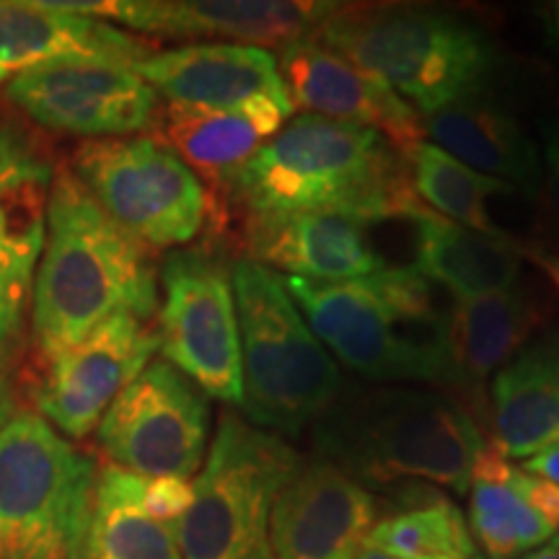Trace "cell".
<instances>
[{"mask_svg": "<svg viewBox=\"0 0 559 559\" xmlns=\"http://www.w3.org/2000/svg\"><path fill=\"white\" fill-rule=\"evenodd\" d=\"M156 309L153 251L104 213L70 166L52 171L32 293V334L41 358L79 345L115 313L151 321Z\"/></svg>", "mask_w": 559, "mask_h": 559, "instance_id": "1", "label": "cell"}, {"mask_svg": "<svg viewBox=\"0 0 559 559\" xmlns=\"http://www.w3.org/2000/svg\"><path fill=\"white\" fill-rule=\"evenodd\" d=\"M234 202L247 218L293 213L404 218L423 205L402 151L360 124L300 115L236 171L213 205Z\"/></svg>", "mask_w": 559, "mask_h": 559, "instance_id": "2", "label": "cell"}, {"mask_svg": "<svg viewBox=\"0 0 559 559\" xmlns=\"http://www.w3.org/2000/svg\"><path fill=\"white\" fill-rule=\"evenodd\" d=\"M313 445L321 461L360 485L419 479L464 495L489 443L459 396L415 386H360L340 391L313 423Z\"/></svg>", "mask_w": 559, "mask_h": 559, "instance_id": "3", "label": "cell"}, {"mask_svg": "<svg viewBox=\"0 0 559 559\" xmlns=\"http://www.w3.org/2000/svg\"><path fill=\"white\" fill-rule=\"evenodd\" d=\"M306 324L349 370L370 381H425L453 389L451 309L415 267L347 283L283 277Z\"/></svg>", "mask_w": 559, "mask_h": 559, "instance_id": "4", "label": "cell"}, {"mask_svg": "<svg viewBox=\"0 0 559 559\" xmlns=\"http://www.w3.org/2000/svg\"><path fill=\"white\" fill-rule=\"evenodd\" d=\"M313 37L386 83L419 117L479 99L500 62L477 24L425 5L337 3Z\"/></svg>", "mask_w": 559, "mask_h": 559, "instance_id": "5", "label": "cell"}, {"mask_svg": "<svg viewBox=\"0 0 559 559\" xmlns=\"http://www.w3.org/2000/svg\"><path fill=\"white\" fill-rule=\"evenodd\" d=\"M230 283L241 337V409L257 428L298 436L337 400L340 370L277 272L236 260Z\"/></svg>", "mask_w": 559, "mask_h": 559, "instance_id": "6", "label": "cell"}, {"mask_svg": "<svg viewBox=\"0 0 559 559\" xmlns=\"http://www.w3.org/2000/svg\"><path fill=\"white\" fill-rule=\"evenodd\" d=\"M96 474L47 419L16 412L0 428V559H83Z\"/></svg>", "mask_w": 559, "mask_h": 559, "instance_id": "7", "label": "cell"}, {"mask_svg": "<svg viewBox=\"0 0 559 559\" xmlns=\"http://www.w3.org/2000/svg\"><path fill=\"white\" fill-rule=\"evenodd\" d=\"M304 459L288 440L223 412L192 502L174 528L181 559H275L270 515Z\"/></svg>", "mask_w": 559, "mask_h": 559, "instance_id": "8", "label": "cell"}, {"mask_svg": "<svg viewBox=\"0 0 559 559\" xmlns=\"http://www.w3.org/2000/svg\"><path fill=\"white\" fill-rule=\"evenodd\" d=\"M70 171L117 226L153 249H181L213 221V198L156 135L86 140Z\"/></svg>", "mask_w": 559, "mask_h": 559, "instance_id": "9", "label": "cell"}, {"mask_svg": "<svg viewBox=\"0 0 559 559\" xmlns=\"http://www.w3.org/2000/svg\"><path fill=\"white\" fill-rule=\"evenodd\" d=\"M164 360L207 396L241 407V337L230 267L210 249H174L160 264Z\"/></svg>", "mask_w": 559, "mask_h": 559, "instance_id": "10", "label": "cell"}, {"mask_svg": "<svg viewBox=\"0 0 559 559\" xmlns=\"http://www.w3.org/2000/svg\"><path fill=\"white\" fill-rule=\"evenodd\" d=\"M207 438V394L166 360L148 362L96 428L109 466L145 479L198 477Z\"/></svg>", "mask_w": 559, "mask_h": 559, "instance_id": "11", "label": "cell"}, {"mask_svg": "<svg viewBox=\"0 0 559 559\" xmlns=\"http://www.w3.org/2000/svg\"><path fill=\"white\" fill-rule=\"evenodd\" d=\"M160 347L148 319L115 313L79 345L45 358L32 386L37 415L60 436L83 440L99 428L109 404L143 373Z\"/></svg>", "mask_w": 559, "mask_h": 559, "instance_id": "12", "label": "cell"}, {"mask_svg": "<svg viewBox=\"0 0 559 559\" xmlns=\"http://www.w3.org/2000/svg\"><path fill=\"white\" fill-rule=\"evenodd\" d=\"M337 3L321 0H58L55 9L169 39L285 47L311 37Z\"/></svg>", "mask_w": 559, "mask_h": 559, "instance_id": "13", "label": "cell"}, {"mask_svg": "<svg viewBox=\"0 0 559 559\" xmlns=\"http://www.w3.org/2000/svg\"><path fill=\"white\" fill-rule=\"evenodd\" d=\"M3 94L39 128L86 140L153 130L160 109L158 94L135 70L109 66L29 70L5 83Z\"/></svg>", "mask_w": 559, "mask_h": 559, "instance_id": "14", "label": "cell"}, {"mask_svg": "<svg viewBox=\"0 0 559 559\" xmlns=\"http://www.w3.org/2000/svg\"><path fill=\"white\" fill-rule=\"evenodd\" d=\"M379 513L358 479L330 461H304L272 506V551L275 559H358Z\"/></svg>", "mask_w": 559, "mask_h": 559, "instance_id": "15", "label": "cell"}, {"mask_svg": "<svg viewBox=\"0 0 559 559\" xmlns=\"http://www.w3.org/2000/svg\"><path fill=\"white\" fill-rule=\"evenodd\" d=\"M277 68L293 109L376 130L400 151L425 138L423 117L407 102L383 81L321 45L313 34L280 47Z\"/></svg>", "mask_w": 559, "mask_h": 559, "instance_id": "16", "label": "cell"}, {"mask_svg": "<svg viewBox=\"0 0 559 559\" xmlns=\"http://www.w3.org/2000/svg\"><path fill=\"white\" fill-rule=\"evenodd\" d=\"M156 52L151 41L109 24L55 9L47 0H0V86L21 73L58 66L132 70Z\"/></svg>", "mask_w": 559, "mask_h": 559, "instance_id": "17", "label": "cell"}, {"mask_svg": "<svg viewBox=\"0 0 559 559\" xmlns=\"http://www.w3.org/2000/svg\"><path fill=\"white\" fill-rule=\"evenodd\" d=\"M370 223L347 215L293 213L243 218V247L251 260L285 277L347 283L386 267L370 241Z\"/></svg>", "mask_w": 559, "mask_h": 559, "instance_id": "18", "label": "cell"}, {"mask_svg": "<svg viewBox=\"0 0 559 559\" xmlns=\"http://www.w3.org/2000/svg\"><path fill=\"white\" fill-rule=\"evenodd\" d=\"M132 70L169 104L241 109L260 99L290 102L275 55L264 47L198 41L156 50Z\"/></svg>", "mask_w": 559, "mask_h": 559, "instance_id": "19", "label": "cell"}, {"mask_svg": "<svg viewBox=\"0 0 559 559\" xmlns=\"http://www.w3.org/2000/svg\"><path fill=\"white\" fill-rule=\"evenodd\" d=\"M293 111L290 102L277 99H260L241 109L166 102L153 130L218 200L236 171L285 128Z\"/></svg>", "mask_w": 559, "mask_h": 559, "instance_id": "20", "label": "cell"}, {"mask_svg": "<svg viewBox=\"0 0 559 559\" xmlns=\"http://www.w3.org/2000/svg\"><path fill=\"white\" fill-rule=\"evenodd\" d=\"M469 531L487 559H521L555 539L559 485L510 464L487 445L474 464Z\"/></svg>", "mask_w": 559, "mask_h": 559, "instance_id": "21", "label": "cell"}, {"mask_svg": "<svg viewBox=\"0 0 559 559\" xmlns=\"http://www.w3.org/2000/svg\"><path fill=\"white\" fill-rule=\"evenodd\" d=\"M487 443L508 461L559 445V330L531 340L495 373Z\"/></svg>", "mask_w": 559, "mask_h": 559, "instance_id": "22", "label": "cell"}, {"mask_svg": "<svg viewBox=\"0 0 559 559\" xmlns=\"http://www.w3.org/2000/svg\"><path fill=\"white\" fill-rule=\"evenodd\" d=\"M542 321L539 298L521 280L506 290L456 300L451 306L453 391L469 396L474 415H479L487 381L534 340Z\"/></svg>", "mask_w": 559, "mask_h": 559, "instance_id": "23", "label": "cell"}, {"mask_svg": "<svg viewBox=\"0 0 559 559\" xmlns=\"http://www.w3.org/2000/svg\"><path fill=\"white\" fill-rule=\"evenodd\" d=\"M425 138L481 177L502 181L515 194H542V158L513 115L495 104L469 99L425 117Z\"/></svg>", "mask_w": 559, "mask_h": 559, "instance_id": "24", "label": "cell"}, {"mask_svg": "<svg viewBox=\"0 0 559 559\" xmlns=\"http://www.w3.org/2000/svg\"><path fill=\"white\" fill-rule=\"evenodd\" d=\"M402 221L415 230V270L443 285L453 300H469L506 290L521 280L526 251L510 236H485L440 218L425 205L412 207Z\"/></svg>", "mask_w": 559, "mask_h": 559, "instance_id": "25", "label": "cell"}, {"mask_svg": "<svg viewBox=\"0 0 559 559\" xmlns=\"http://www.w3.org/2000/svg\"><path fill=\"white\" fill-rule=\"evenodd\" d=\"M50 181L52 174L0 192V370L16 358L32 311Z\"/></svg>", "mask_w": 559, "mask_h": 559, "instance_id": "26", "label": "cell"}, {"mask_svg": "<svg viewBox=\"0 0 559 559\" xmlns=\"http://www.w3.org/2000/svg\"><path fill=\"white\" fill-rule=\"evenodd\" d=\"M83 559H181L174 531L145 513L143 477L102 466Z\"/></svg>", "mask_w": 559, "mask_h": 559, "instance_id": "27", "label": "cell"}, {"mask_svg": "<svg viewBox=\"0 0 559 559\" xmlns=\"http://www.w3.org/2000/svg\"><path fill=\"white\" fill-rule=\"evenodd\" d=\"M402 156L407 164L412 192L425 207L477 234L508 236L492 221L487 205L498 194H515V190H510L502 181L481 177L428 140L409 145L407 151H402Z\"/></svg>", "mask_w": 559, "mask_h": 559, "instance_id": "28", "label": "cell"}, {"mask_svg": "<svg viewBox=\"0 0 559 559\" xmlns=\"http://www.w3.org/2000/svg\"><path fill=\"white\" fill-rule=\"evenodd\" d=\"M366 547L402 559H472L477 544L456 502L432 492L428 502L379 519Z\"/></svg>", "mask_w": 559, "mask_h": 559, "instance_id": "29", "label": "cell"}, {"mask_svg": "<svg viewBox=\"0 0 559 559\" xmlns=\"http://www.w3.org/2000/svg\"><path fill=\"white\" fill-rule=\"evenodd\" d=\"M50 174V164L32 148L29 140L21 138V132L13 128L0 130V192Z\"/></svg>", "mask_w": 559, "mask_h": 559, "instance_id": "30", "label": "cell"}, {"mask_svg": "<svg viewBox=\"0 0 559 559\" xmlns=\"http://www.w3.org/2000/svg\"><path fill=\"white\" fill-rule=\"evenodd\" d=\"M192 502V481L179 477H143V508L151 519H156L171 531L177 528L181 515Z\"/></svg>", "mask_w": 559, "mask_h": 559, "instance_id": "31", "label": "cell"}, {"mask_svg": "<svg viewBox=\"0 0 559 559\" xmlns=\"http://www.w3.org/2000/svg\"><path fill=\"white\" fill-rule=\"evenodd\" d=\"M544 135V164H542V190L549 202L551 215L559 226V115L542 122Z\"/></svg>", "mask_w": 559, "mask_h": 559, "instance_id": "32", "label": "cell"}, {"mask_svg": "<svg viewBox=\"0 0 559 559\" xmlns=\"http://www.w3.org/2000/svg\"><path fill=\"white\" fill-rule=\"evenodd\" d=\"M523 469L536 474V477H544V479L559 485V445L539 453V456L523 461Z\"/></svg>", "mask_w": 559, "mask_h": 559, "instance_id": "33", "label": "cell"}, {"mask_svg": "<svg viewBox=\"0 0 559 559\" xmlns=\"http://www.w3.org/2000/svg\"><path fill=\"white\" fill-rule=\"evenodd\" d=\"M16 415V407H13V394L9 381H5L3 370H0V428H3L9 419Z\"/></svg>", "mask_w": 559, "mask_h": 559, "instance_id": "34", "label": "cell"}, {"mask_svg": "<svg viewBox=\"0 0 559 559\" xmlns=\"http://www.w3.org/2000/svg\"><path fill=\"white\" fill-rule=\"evenodd\" d=\"M531 260H534L536 264H539V267L547 272L549 275V280L551 283L557 285L559 288V257H549V254H534L531 257Z\"/></svg>", "mask_w": 559, "mask_h": 559, "instance_id": "35", "label": "cell"}, {"mask_svg": "<svg viewBox=\"0 0 559 559\" xmlns=\"http://www.w3.org/2000/svg\"><path fill=\"white\" fill-rule=\"evenodd\" d=\"M521 559H559V549L551 547V544H547V547L528 551V555H523Z\"/></svg>", "mask_w": 559, "mask_h": 559, "instance_id": "36", "label": "cell"}, {"mask_svg": "<svg viewBox=\"0 0 559 559\" xmlns=\"http://www.w3.org/2000/svg\"><path fill=\"white\" fill-rule=\"evenodd\" d=\"M549 39L559 47V3L551 5L549 11Z\"/></svg>", "mask_w": 559, "mask_h": 559, "instance_id": "37", "label": "cell"}, {"mask_svg": "<svg viewBox=\"0 0 559 559\" xmlns=\"http://www.w3.org/2000/svg\"><path fill=\"white\" fill-rule=\"evenodd\" d=\"M358 559H402V557H394V555H386V551H379V549H368L362 547Z\"/></svg>", "mask_w": 559, "mask_h": 559, "instance_id": "38", "label": "cell"}, {"mask_svg": "<svg viewBox=\"0 0 559 559\" xmlns=\"http://www.w3.org/2000/svg\"><path fill=\"white\" fill-rule=\"evenodd\" d=\"M551 547H557V549H559V531L555 534V539H551Z\"/></svg>", "mask_w": 559, "mask_h": 559, "instance_id": "39", "label": "cell"}, {"mask_svg": "<svg viewBox=\"0 0 559 559\" xmlns=\"http://www.w3.org/2000/svg\"><path fill=\"white\" fill-rule=\"evenodd\" d=\"M472 559H487V557H479V555H474V557H472Z\"/></svg>", "mask_w": 559, "mask_h": 559, "instance_id": "40", "label": "cell"}]
</instances>
